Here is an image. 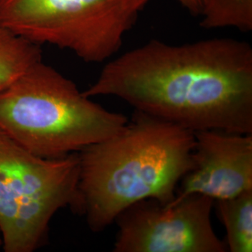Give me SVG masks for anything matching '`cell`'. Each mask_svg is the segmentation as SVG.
<instances>
[{
	"label": "cell",
	"instance_id": "5b68a950",
	"mask_svg": "<svg viewBox=\"0 0 252 252\" xmlns=\"http://www.w3.org/2000/svg\"><path fill=\"white\" fill-rule=\"evenodd\" d=\"M151 0H0V24L34 43L87 63L115 54Z\"/></svg>",
	"mask_w": 252,
	"mask_h": 252
},
{
	"label": "cell",
	"instance_id": "6da1fadb",
	"mask_svg": "<svg viewBox=\"0 0 252 252\" xmlns=\"http://www.w3.org/2000/svg\"><path fill=\"white\" fill-rule=\"evenodd\" d=\"M86 97L110 95L193 131L252 134V48L232 38L149 41L110 61Z\"/></svg>",
	"mask_w": 252,
	"mask_h": 252
},
{
	"label": "cell",
	"instance_id": "8992f818",
	"mask_svg": "<svg viewBox=\"0 0 252 252\" xmlns=\"http://www.w3.org/2000/svg\"><path fill=\"white\" fill-rule=\"evenodd\" d=\"M215 200L193 194L172 205L154 199L137 202L117 217L115 252H225L214 230Z\"/></svg>",
	"mask_w": 252,
	"mask_h": 252
},
{
	"label": "cell",
	"instance_id": "ba28073f",
	"mask_svg": "<svg viewBox=\"0 0 252 252\" xmlns=\"http://www.w3.org/2000/svg\"><path fill=\"white\" fill-rule=\"evenodd\" d=\"M231 252H252V189L234 198L215 200Z\"/></svg>",
	"mask_w": 252,
	"mask_h": 252
},
{
	"label": "cell",
	"instance_id": "7c38bea8",
	"mask_svg": "<svg viewBox=\"0 0 252 252\" xmlns=\"http://www.w3.org/2000/svg\"><path fill=\"white\" fill-rule=\"evenodd\" d=\"M2 237H1V231H0V248L2 246Z\"/></svg>",
	"mask_w": 252,
	"mask_h": 252
},
{
	"label": "cell",
	"instance_id": "52a82bcc",
	"mask_svg": "<svg viewBox=\"0 0 252 252\" xmlns=\"http://www.w3.org/2000/svg\"><path fill=\"white\" fill-rule=\"evenodd\" d=\"M195 134L193 167L181 180L172 205L193 194L214 200L252 189V134L216 130Z\"/></svg>",
	"mask_w": 252,
	"mask_h": 252
},
{
	"label": "cell",
	"instance_id": "8fae6325",
	"mask_svg": "<svg viewBox=\"0 0 252 252\" xmlns=\"http://www.w3.org/2000/svg\"><path fill=\"white\" fill-rule=\"evenodd\" d=\"M193 16H200L205 0H176Z\"/></svg>",
	"mask_w": 252,
	"mask_h": 252
},
{
	"label": "cell",
	"instance_id": "3957f363",
	"mask_svg": "<svg viewBox=\"0 0 252 252\" xmlns=\"http://www.w3.org/2000/svg\"><path fill=\"white\" fill-rule=\"evenodd\" d=\"M127 117L93 102L41 61L0 92V130L45 158L76 153L117 135Z\"/></svg>",
	"mask_w": 252,
	"mask_h": 252
},
{
	"label": "cell",
	"instance_id": "9c48e42d",
	"mask_svg": "<svg viewBox=\"0 0 252 252\" xmlns=\"http://www.w3.org/2000/svg\"><path fill=\"white\" fill-rule=\"evenodd\" d=\"M40 61L41 51L37 44L0 24V92Z\"/></svg>",
	"mask_w": 252,
	"mask_h": 252
},
{
	"label": "cell",
	"instance_id": "30bf717a",
	"mask_svg": "<svg viewBox=\"0 0 252 252\" xmlns=\"http://www.w3.org/2000/svg\"><path fill=\"white\" fill-rule=\"evenodd\" d=\"M200 26L206 30L252 31V0H205Z\"/></svg>",
	"mask_w": 252,
	"mask_h": 252
},
{
	"label": "cell",
	"instance_id": "7a4b0ae2",
	"mask_svg": "<svg viewBox=\"0 0 252 252\" xmlns=\"http://www.w3.org/2000/svg\"><path fill=\"white\" fill-rule=\"evenodd\" d=\"M195 144L193 131L135 111L122 132L81 151L77 210L99 232L141 200L168 205L193 168Z\"/></svg>",
	"mask_w": 252,
	"mask_h": 252
},
{
	"label": "cell",
	"instance_id": "277c9868",
	"mask_svg": "<svg viewBox=\"0 0 252 252\" xmlns=\"http://www.w3.org/2000/svg\"><path fill=\"white\" fill-rule=\"evenodd\" d=\"M81 161L34 155L0 130V231L6 252H32L46 238L51 219L78 210Z\"/></svg>",
	"mask_w": 252,
	"mask_h": 252
}]
</instances>
